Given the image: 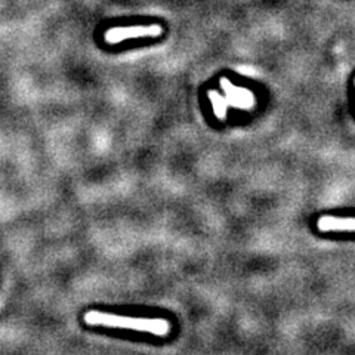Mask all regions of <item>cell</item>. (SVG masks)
Listing matches in <instances>:
<instances>
[{"mask_svg":"<svg viewBox=\"0 0 355 355\" xmlns=\"http://www.w3.org/2000/svg\"><path fill=\"white\" fill-rule=\"evenodd\" d=\"M162 33L163 28L159 24H153L148 27H117L111 28L105 33V42L110 44H117L128 39L159 37Z\"/></svg>","mask_w":355,"mask_h":355,"instance_id":"cell-2","label":"cell"},{"mask_svg":"<svg viewBox=\"0 0 355 355\" xmlns=\"http://www.w3.org/2000/svg\"><path fill=\"white\" fill-rule=\"evenodd\" d=\"M209 96H210V101H212L214 107H215V111H216V116L218 117H224L227 114V103L224 98H220L216 92H209Z\"/></svg>","mask_w":355,"mask_h":355,"instance_id":"cell-4","label":"cell"},{"mask_svg":"<svg viewBox=\"0 0 355 355\" xmlns=\"http://www.w3.org/2000/svg\"><path fill=\"white\" fill-rule=\"evenodd\" d=\"M317 228L321 232H331V231L354 232V230H355V220H354V218L321 216L317 220Z\"/></svg>","mask_w":355,"mask_h":355,"instance_id":"cell-3","label":"cell"},{"mask_svg":"<svg viewBox=\"0 0 355 355\" xmlns=\"http://www.w3.org/2000/svg\"><path fill=\"white\" fill-rule=\"evenodd\" d=\"M87 326H104V327H119L132 329L138 331H147L155 336H168L171 331V323L164 318H139L126 317L101 313V311H87L83 317Z\"/></svg>","mask_w":355,"mask_h":355,"instance_id":"cell-1","label":"cell"}]
</instances>
